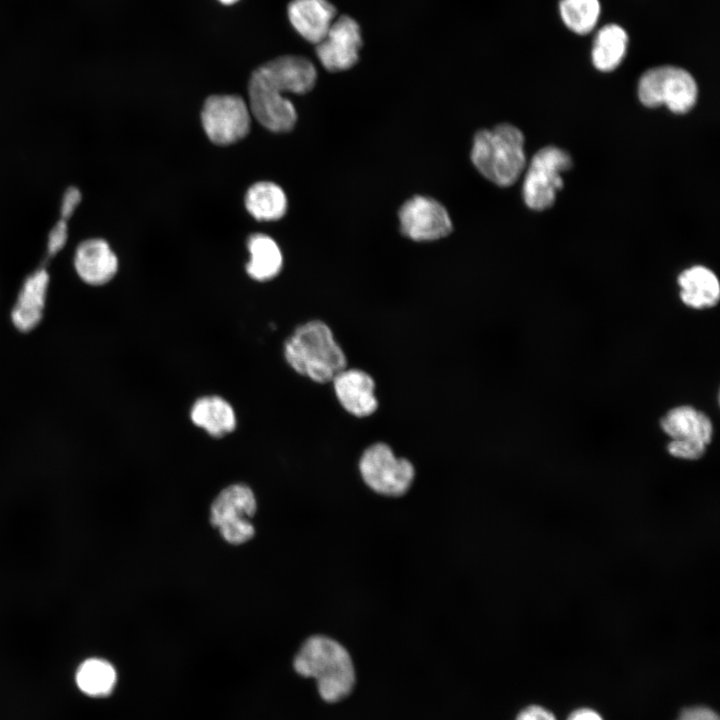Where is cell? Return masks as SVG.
Wrapping results in <instances>:
<instances>
[{
	"label": "cell",
	"instance_id": "6da1fadb",
	"mask_svg": "<svg viewBox=\"0 0 720 720\" xmlns=\"http://www.w3.org/2000/svg\"><path fill=\"white\" fill-rule=\"evenodd\" d=\"M316 79L315 66L303 56L285 55L270 60L249 79L250 112L268 130L288 132L296 123L297 113L283 93H306L314 87Z\"/></svg>",
	"mask_w": 720,
	"mask_h": 720
},
{
	"label": "cell",
	"instance_id": "7a4b0ae2",
	"mask_svg": "<svg viewBox=\"0 0 720 720\" xmlns=\"http://www.w3.org/2000/svg\"><path fill=\"white\" fill-rule=\"evenodd\" d=\"M283 357L299 376L315 384H328L349 359L331 326L321 319L297 325L283 343Z\"/></svg>",
	"mask_w": 720,
	"mask_h": 720
},
{
	"label": "cell",
	"instance_id": "3957f363",
	"mask_svg": "<svg viewBox=\"0 0 720 720\" xmlns=\"http://www.w3.org/2000/svg\"><path fill=\"white\" fill-rule=\"evenodd\" d=\"M293 665L298 674L316 680L319 694L327 702L346 697L355 683L350 654L327 636L308 638L296 654Z\"/></svg>",
	"mask_w": 720,
	"mask_h": 720
},
{
	"label": "cell",
	"instance_id": "277c9868",
	"mask_svg": "<svg viewBox=\"0 0 720 720\" xmlns=\"http://www.w3.org/2000/svg\"><path fill=\"white\" fill-rule=\"evenodd\" d=\"M471 160L485 178L498 186H510L526 165L524 136L511 124L478 131L473 139Z\"/></svg>",
	"mask_w": 720,
	"mask_h": 720
},
{
	"label": "cell",
	"instance_id": "5b68a950",
	"mask_svg": "<svg viewBox=\"0 0 720 720\" xmlns=\"http://www.w3.org/2000/svg\"><path fill=\"white\" fill-rule=\"evenodd\" d=\"M358 468L364 483L384 496L405 494L415 478L413 463L397 456L383 441L374 442L363 450Z\"/></svg>",
	"mask_w": 720,
	"mask_h": 720
},
{
	"label": "cell",
	"instance_id": "8992f818",
	"mask_svg": "<svg viewBox=\"0 0 720 720\" xmlns=\"http://www.w3.org/2000/svg\"><path fill=\"white\" fill-rule=\"evenodd\" d=\"M697 84L686 70L659 66L646 71L638 84L639 100L647 107L666 105L674 113H686L696 103Z\"/></svg>",
	"mask_w": 720,
	"mask_h": 720
},
{
	"label": "cell",
	"instance_id": "52a82bcc",
	"mask_svg": "<svg viewBox=\"0 0 720 720\" xmlns=\"http://www.w3.org/2000/svg\"><path fill=\"white\" fill-rule=\"evenodd\" d=\"M253 491L244 484L224 488L210 507V522L230 544H243L250 540L255 529L250 518L256 512Z\"/></svg>",
	"mask_w": 720,
	"mask_h": 720
},
{
	"label": "cell",
	"instance_id": "ba28073f",
	"mask_svg": "<svg viewBox=\"0 0 720 720\" xmlns=\"http://www.w3.org/2000/svg\"><path fill=\"white\" fill-rule=\"evenodd\" d=\"M572 166L570 155L557 147L540 149L531 159L524 182L523 198L533 210L550 207L563 187L562 173Z\"/></svg>",
	"mask_w": 720,
	"mask_h": 720
},
{
	"label": "cell",
	"instance_id": "9c48e42d",
	"mask_svg": "<svg viewBox=\"0 0 720 720\" xmlns=\"http://www.w3.org/2000/svg\"><path fill=\"white\" fill-rule=\"evenodd\" d=\"M250 109L238 95H212L204 102L201 121L207 137L228 145L244 138L250 129Z\"/></svg>",
	"mask_w": 720,
	"mask_h": 720
},
{
	"label": "cell",
	"instance_id": "30bf717a",
	"mask_svg": "<svg viewBox=\"0 0 720 720\" xmlns=\"http://www.w3.org/2000/svg\"><path fill=\"white\" fill-rule=\"evenodd\" d=\"M332 391L340 408L355 419H367L379 409L377 382L360 367H346L331 381Z\"/></svg>",
	"mask_w": 720,
	"mask_h": 720
},
{
	"label": "cell",
	"instance_id": "8fae6325",
	"mask_svg": "<svg viewBox=\"0 0 720 720\" xmlns=\"http://www.w3.org/2000/svg\"><path fill=\"white\" fill-rule=\"evenodd\" d=\"M401 232L417 242L439 240L450 234L452 222L445 207L433 198L414 196L399 210Z\"/></svg>",
	"mask_w": 720,
	"mask_h": 720
},
{
	"label": "cell",
	"instance_id": "7c38bea8",
	"mask_svg": "<svg viewBox=\"0 0 720 720\" xmlns=\"http://www.w3.org/2000/svg\"><path fill=\"white\" fill-rule=\"evenodd\" d=\"M362 46L361 30L350 16L336 18L325 37L316 44V55L331 72L347 70L356 64Z\"/></svg>",
	"mask_w": 720,
	"mask_h": 720
},
{
	"label": "cell",
	"instance_id": "4fadbf2b",
	"mask_svg": "<svg viewBox=\"0 0 720 720\" xmlns=\"http://www.w3.org/2000/svg\"><path fill=\"white\" fill-rule=\"evenodd\" d=\"M73 265L83 282L91 286H102L117 274L119 260L106 240L89 238L76 247Z\"/></svg>",
	"mask_w": 720,
	"mask_h": 720
},
{
	"label": "cell",
	"instance_id": "5bb4252c",
	"mask_svg": "<svg viewBox=\"0 0 720 720\" xmlns=\"http://www.w3.org/2000/svg\"><path fill=\"white\" fill-rule=\"evenodd\" d=\"M49 287V274L38 268L24 280L15 305L11 310V321L20 332L36 328L43 318Z\"/></svg>",
	"mask_w": 720,
	"mask_h": 720
},
{
	"label": "cell",
	"instance_id": "9a60e30c",
	"mask_svg": "<svg viewBox=\"0 0 720 720\" xmlns=\"http://www.w3.org/2000/svg\"><path fill=\"white\" fill-rule=\"evenodd\" d=\"M287 12L294 29L315 45L325 37L336 19V9L328 0H292Z\"/></svg>",
	"mask_w": 720,
	"mask_h": 720
},
{
	"label": "cell",
	"instance_id": "2e32d148",
	"mask_svg": "<svg viewBox=\"0 0 720 720\" xmlns=\"http://www.w3.org/2000/svg\"><path fill=\"white\" fill-rule=\"evenodd\" d=\"M192 424L213 438H223L235 431L237 415L232 404L216 394L198 397L191 405Z\"/></svg>",
	"mask_w": 720,
	"mask_h": 720
},
{
	"label": "cell",
	"instance_id": "e0dca14e",
	"mask_svg": "<svg viewBox=\"0 0 720 720\" xmlns=\"http://www.w3.org/2000/svg\"><path fill=\"white\" fill-rule=\"evenodd\" d=\"M662 431L671 440H690L708 445L713 437V423L703 411L679 405L668 410L660 420Z\"/></svg>",
	"mask_w": 720,
	"mask_h": 720
},
{
	"label": "cell",
	"instance_id": "ac0fdd59",
	"mask_svg": "<svg viewBox=\"0 0 720 720\" xmlns=\"http://www.w3.org/2000/svg\"><path fill=\"white\" fill-rule=\"evenodd\" d=\"M681 302L694 310H706L716 306L720 300V283L716 274L703 265L683 270L678 278Z\"/></svg>",
	"mask_w": 720,
	"mask_h": 720
},
{
	"label": "cell",
	"instance_id": "d6986e66",
	"mask_svg": "<svg viewBox=\"0 0 720 720\" xmlns=\"http://www.w3.org/2000/svg\"><path fill=\"white\" fill-rule=\"evenodd\" d=\"M250 259L246 264L248 276L258 282L274 279L282 270L283 255L277 243L268 235L252 234L247 241Z\"/></svg>",
	"mask_w": 720,
	"mask_h": 720
},
{
	"label": "cell",
	"instance_id": "ffe728a7",
	"mask_svg": "<svg viewBox=\"0 0 720 720\" xmlns=\"http://www.w3.org/2000/svg\"><path fill=\"white\" fill-rule=\"evenodd\" d=\"M628 45L625 29L617 24H607L596 34L592 46V62L602 72L616 69L623 61Z\"/></svg>",
	"mask_w": 720,
	"mask_h": 720
},
{
	"label": "cell",
	"instance_id": "44dd1931",
	"mask_svg": "<svg viewBox=\"0 0 720 720\" xmlns=\"http://www.w3.org/2000/svg\"><path fill=\"white\" fill-rule=\"evenodd\" d=\"M247 211L259 221H274L287 211V198L280 186L261 181L253 184L245 196Z\"/></svg>",
	"mask_w": 720,
	"mask_h": 720
},
{
	"label": "cell",
	"instance_id": "7402d4cb",
	"mask_svg": "<svg viewBox=\"0 0 720 720\" xmlns=\"http://www.w3.org/2000/svg\"><path fill=\"white\" fill-rule=\"evenodd\" d=\"M78 688L89 696H107L116 683V671L106 660L90 658L85 660L76 672Z\"/></svg>",
	"mask_w": 720,
	"mask_h": 720
},
{
	"label": "cell",
	"instance_id": "603a6c76",
	"mask_svg": "<svg viewBox=\"0 0 720 720\" xmlns=\"http://www.w3.org/2000/svg\"><path fill=\"white\" fill-rule=\"evenodd\" d=\"M559 12L569 30L585 35L598 23L601 6L599 0H560Z\"/></svg>",
	"mask_w": 720,
	"mask_h": 720
},
{
	"label": "cell",
	"instance_id": "cb8c5ba5",
	"mask_svg": "<svg viewBox=\"0 0 720 720\" xmlns=\"http://www.w3.org/2000/svg\"><path fill=\"white\" fill-rule=\"evenodd\" d=\"M707 445L690 440H670L667 445L668 453L676 458L684 460H697L701 458Z\"/></svg>",
	"mask_w": 720,
	"mask_h": 720
},
{
	"label": "cell",
	"instance_id": "d4e9b609",
	"mask_svg": "<svg viewBox=\"0 0 720 720\" xmlns=\"http://www.w3.org/2000/svg\"><path fill=\"white\" fill-rule=\"evenodd\" d=\"M68 240L67 221L60 219L50 230L47 242V251L49 256H54L61 251Z\"/></svg>",
	"mask_w": 720,
	"mask_h": 720
},
{
	"label": "cell",
	"instance_id": "484cf974",
	"mask_svg": "<svg viewBox=\"0 0 720 720\" xmlns=\"http://www.w3.org/2000/svg\"><path fill=\"white\" fill-rule=\"evenodd\" d=\"M82 199L81 192L78 188L71 186L63 194L60 206L61 219H69L75 212Z\"/></svg>",
	"mask_w": 720,
	"mask_h": 720
},
{
	"label": "cell",
	"instance_id": "4316f807",
	"mask_svg": "<svg viewBox=\"0 0 720 720\" xmlns=\"http://www.w3.org/2000/svg\"><path fill=\"white\" fill-rule=\"evenodd\" d=\"M678 720H719L718 715L706 707L685 709Z\"/></svg>",
	"mask_w": 720,
	"mask_h": 720
},
{
	"label": "cell",
	"instance_id": "83f0119b",
	"mask_svg": "<svg viewBox=\"0 0 720 720\" xmlns=\"http://www.w3.org/2000/svg\"><path fill=\"white\" fill-rule=\"evenodd\" d=\"M516 720H556L554 715L546 709L532 705L522 710Z\"/></svg>",
	"mask_w": 720,
	"mask_h": 720
},
{
	"label": "cell",
	"instance_id": "f1b7e54d",
	"mask_svg": "<svg viewBox=\"0 0 720 720\" xmlns=\"http://www.w3.org/2000/svg\"><path fill=\"white\" fill-rule=\"evenodd\" d=\"M567 720H602V718L597 712L583 708L571 713Z\"/></svg>",
	"mask_w": 720,
	"mask_h": 720
},
{
	"label": "cell",
	"instance_id": "f546056e",
	"mask_svg": "<svg viewBox=\"0 0 720 720\" xmlns=\"http://www.w3.org/2000/svg\"><path fill=\"white\" fill-rule=\"evenodd\" d=\"M219 1L225 5H231L235 2H237L238 0H219Z\"/></svg>",
	"mask_w": 720,
	"mask_h": 720
}]
</instances>
